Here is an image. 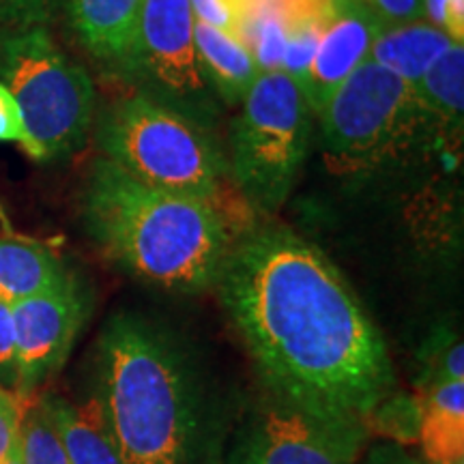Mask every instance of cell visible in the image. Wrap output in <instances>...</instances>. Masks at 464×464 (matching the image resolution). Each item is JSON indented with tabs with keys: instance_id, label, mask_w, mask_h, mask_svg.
<instances>
[{
	"instance_id": "obj_2",
	"label": "cell",
	"mask_w": 464,
	"mask_h": 464,
	"mask_svg": "<svg viewBox=\"0 0 464 464\" xmlns=\"http://www.w3.org/2000/svg\"><path fill=\"white\" fill-rule=\"evenodd\" d=\"M82 222L108 260L168 290L211 286L232 247L230 219L216 207L149 188L106 158L86 177Z\"/></svg>"
},
{
	"instance_id": "obj_5",
	"label": "cell",
	"mask_w": 464,
	"mask_h": 464,
	"mask_svg": "<svg viewBox=\"0 0 464 464\" xmlns=\"http://www.w3.org/2000/svg\"><path fill=\"white\" fill-rule=\"evenodd\" d=\"M0 82L20 108L22 147L33 160H63L82 147L95 89L86 69L52 42L48 28L0 31Z\"/></svg>"
},
{
	"instance_id": "obj_18",
	"label": "cell",
	"mask_w": 464,
	"mask_h": 464,
	"mask_svg": "<svg viewBox=\"0 0 464 464\" xmlns=\"http://www.w3.org/2000/svg\"><path fill=\"white\" fill-rule=\"evenodd\" d=\"M423 110L430 119L443 121L451 130L460 131L462 110H464V48L462 44H454L440 54L426 73L421 75L420 84L415 86Z\"/></svg>"
},
{
	"instance_id": "obj_12",
	"label": "cell",
	"mask_w": 464,
	"mask_h": 464,
	"mask_svg": "<svg viewBox=\"0 0 464 464\" xmlns=\"http://www.w3.org/2000/svg\"><path fill=\"white\" fill-rule=\"evenodd\" d=\"M69 26L92 58L130 72L142 0H63Z\"/></svg>"
},
{
	"instance_id": "obj_4",
	"label": "cell",
	"mask_w": 464,
	"mask_h": 464,
	"mask_svg": "<svg viewBox=\"0 0 464 464\" xmlns=\"http://www.w3.org/2000/svg\"><path fill=\"white\" fill-rule=\"evenodd\" d=\"M97 142L106 160L136 181L202 200L228 218V164L207 127L191 116L147 92H133L102 114Z\"/></svg>"
},
{
	"instance_id": "obj_1",
	"label": "cell",
	"mask_w": 464,
	"mask_h": 464,
	"mask_svg": "<svg viewBox=\"0 0 464 464\" xmlns=\"http://www.w3.org/2000/svg\"><path fill=\"white\" fill-rule=\"evenodd\" d=\"M219 295L271 393L307 413L368 428L392 396L379 329L321 249L263 228L230 247Z\"/></svg>"
},
{
	"instance_id": "obj_9",
	"label": "cell",
	"mask_w": 464,
	"mask_h": 464,
	"mask_svg": "<svg viewBox=\"0 0 464 464\" xmlns=\"http://www.w3.org/2000/svg\"><path fill=\"white\" fill-rule=\"evenodd\" d=\"M363 434L271 393L235 432L224 464H353Z\"/></svg>"
},
{
	"instance_id": "obj_20",
	"label": "cell",
	"mask_w": 464,
	"mask_h": 464,
	"mask_svg": "<svg viewBox=\"0 0 464 464\" xmlns=\"http://www.w3.org/2000/svg\"><path fill=\"white\" fill-rule=\"evenodd\" d=\"M20 454L22 464H69L67 451L44 400L28 409L24 406L20 421Z\"/></svg>"
},
{
	"instance_id": "obj_17",
	"label": "cell",
	"mask_w": 464,
	"mask_h": 464,
	"mask_svg": "<svg viewBox=\"0 0 464 464\" xmlns=\"http://www.w3.org/2000/svg\"><path fill=\"white\" fill-rule=\"evenodd\" d=\"M67 274L48 247L15 237H0V301H15L44 293Z\"/></svg>"
},
{
	"instance_id": "obj_30",
	"label": "cell",
	"mask_w": 464,
	"mask_h": 464,
	"mask_svg": "<svg viewBox=\"0 0 464 464\" xmlns=\"http://www.w3.org/2000/svg\"><path fill=\"white\" fill-rule=\"evenodd\" d=\"M0 464H22V454H20V437H17V443H15V448L11 450V454L5 458L3 462Z\"/></svg>"
},
{
	"instance_id": "obj_15",
	"label": "cell",
	"mask_w": 464,
	"mask_h": 464,
	"mask_svg": "<svg viewBox=\"0 0 464 464\" xmlns=\"http://www.w3.org/2000/svg\"><path fill=\"white\" fill-rule=\"evenodd\" d=\"M420 411L417 439L428 464H464V379L428 387Z\"/></svg>"
},
{
	"instance_id": "obj_7",
	"label": "cell",
	"mask_w": 464,
	"mask_h": 464,
	"mask_svg": "<svg viewBox=\"0 0 464 464\" xmlns=\"http://www.w3.org/2000/svg\"><path fill=\"white\" fill-rule=\"evenodd\" d=\"M312 138V110L282 72H260L232 125V177L258 207L286 200Z\"/></svg>"
},
{
	"instance_id": "obj_11",
	"label": "cell",
	"mask_w": 464,
	"mask_h": 464,
	"mask_svg": "<svg viewBox=\"0 0 464 464\" xmlns=\"http://www.w3.org/2000/svg\"><path fill=\"white\" fill-rule=\"evenodd\" d=\"M381 26L379 17L362 0H329L327 22L305 92L312 114L321 112L348 75L368 61Z\"/></svg>"
},
{
	"instance_id": "obj_26",
	"label": "cell",
	"mask_w": 464,
	"mask_h": 464,
	"mask_svg": "<svg viewBox=\"0 0 464 464\" xmlns=\"http://www.w3.org/2000/svg\"><path fill=\"white\" fill-rule=\"evenodd\" d=\"M24 406L14 392L0 385V462L11 454L20 437V421Z\"/></svg>"
},
{
	"instance_id": "obj_29",
	"label": "cell",
	"mask_w": 464,
	"mask_h": 464,
	"mask_svg": "<svg viewBox=\"0 0 464 464\" xmlns=\"http://www.w3.org/2000/svg\"><path fill=\"white\" fill-rule=\"evenodd\" d=\"M363 464H420L400 448H376L370 451Z\"/></svg>"
},
{
	"instance_id": "obj_28",
	"label": "cell",
	"mask_w": 464,
	"mask_h": 464,
	"mask_svg": "<svg viewBox=\"0 0 464 464\" xmlns=\"http://www.w3.org/2000/svg\"><path fill=\"white\" fill-rule=\"evenodd\" d=\"M24 140V123H22L20 108L7 86L0 82V142Z\"/></svg>"
},
{
	"instance_id": "obj_16",
	"label": "cell",
	"mask_w": 464,
	"mask_h": 464,
	"mask_svg": "<svg viewBox=\"0 0 464 464\" xmlns=\"http://www.w3.org/2000/svg\"><path fill=\"white\" fill-rule=\"evenodd\" d=\"M69 464H123L110 437L100 398L72 404L65 398H45Z\"/></svg>"
},
{
	"instance_id": "obj_6",
	"label": "cell",
	"mask_w": 464,
	"mask_h": 464,
	"mask_svg": "<svg viewBox=\"0 0 464 464\" xmlns=\"http://www.w3.org/2000/svg\"><path fill=\"white\" fill-rule=\"evenodd\" d=\"M324 158L334 170L379 166L430 125L413 86L372 61H363L318 112Z\"/></svg>"
},
{
	"instance_id": "obj_3",
	"label": "cell",
	"mask_w": 464,
	"mask_h": 464,
	"mask_svg": "<svg viewBox=\"0 0 464 464\" xmlns=\"http://www.w3.org/2000/svg\"><path fill=\"white\" fill-rule=\"evenodd\" d=\"M100 385L121 462L191 464L194 393L164 334L136 316H114L100 340Z\"/></svg>"
},
{
	"instance_id": "obj_19",
	"label": "cell",
	"mask_w": 464,
	"mask_h": 464,
	"mask_svg": "<svg viewBox=\"0 0 464 464\" xmlns=\"http://www.w3.org/2000/svg\"><path fill=\"white\" fill-rule=\"evenodd\" d=\"M327 9L329 0L323 7L312 9L297 17L295 24L290 26L286 48H284L280 72L286 73L297 84V89L304 92V97L307 92V86H310L312 65H314L318 44H321L324 31V22H327Z\"/></svg>"
},
{
	"instance_id": "obj_23",
	"label": "cell",
	"mask_w": 464,
	"mask_h": 464,
	"mask_svg": "<svg viewBox=\"0 0 464 464\" xmlns=\"http://www.w3.org/2000/svg\"><path fill=\"white\" fill-rule=\"evenodd\" d=\"M191 14L241 42V0H189Z\"/></svg>"
},
{
	"instance_id": "obj_24",
	"label": "cell",
	"mask_w": 464,
	"mask_h": 464,
	"mask_svg": "<svg viewBox=\"0 0 464 464\" xmlns=\"http://www.w3.org/2000/svg\"><path fill=\"white\" fill-rule=\"evenodd\" d=\"M423 20L440 28L454 44H462L464 0H423Z\"/></svg>"
},
{
	"instance_id": "obj_13",
	"label": "cell",
	"mask_w": 464,
	"mask_h": 464,
	"mask_svg": "<svg viewBox=\"0 0 464 464\" xmlns=\"http://www.w3.org/2000/svg\"><path fill=\"white\" fill-rule=\"evenodd\" d=\"M194 45L202 78L213 95L228 106H239L260 69L239 39L219 28L194 20Z\"/></svg>"
},
{
	"instance_id": "obj_25",
	"label": "cell",
	"mask_w": 464,
	"mask_h": 464,
	"mask_svg": "<svg viewBox=\"0 0 464 464\" xmlns=\"http://www.w3.org/2000/svg\"><path fill=\"white\" fill-rule=\"evenodd\" d=\"M0 385L14 392L17 387V363H15V329L11 304L0 301Z\"/></svg>"
},
{
	"instance_id": "obj_14",
	"label": "cell",
	"mask_w": 464,
	"mask_h": 464,
	"mask_svg": "<svg viewBox=\"0 0 464 464\" xmlns=\"http://www.w3.org/2000/svg\"><path fill=\"white\" fill-rule=\"evenodd\" d=\"M454 42L440 28L426 20L406 24H382L376 34L368 61L396 73L409 86L420 84L421 75Z\"/></svg>"
},
{
	"instance_id": "obj_21",
	"label": "cell",
	"mask_w": 464,
	"mask_h": 464,
	"mask_svg": "<svg viewBox=\"0 0 464 464\" xmlns=\"http://www.w3.org/2000/svg\"><path fill=\"white\" fill-rule=\"evenodd\" d=\"M464 346L451 334H437L426 346V370L423 390L445 381H458L464 376Z\"/></svg>"
},
{
	"instance_id": "obj_10",
	"label": "cell",
	"mask_w": 464,
	"mask_h": 464,
	"mask_svg": "<svg viewBox=\"0 0 464 464\" xmlns=\"http://www.w3.org/2000/svg\"><path fill=\"white\" fill-rule=\"evenodd\" d=\"M15 329L17 398H28L65 363L86 305L73 277L11 304Z\"/></svg>"
},
{
	"instance_id": "obj_22",
	"label": "cell",
	"mask_w": 464,
	"mask_h": 464,
	"mask_svg": "<svg viewBox=\"0 0 464 464\" xmlns=\"http://www.w3.org/2000/svg\"><path fill=\"white\" fill-rule=\"evenodd\" d=\"M63 0H0V31L48 26Z\"/></svg>"
},
{
	"instance_id": "obj_27",
	"label": "cell",
	"mask_w": 464,
	"mask_h": 464,
	"mask_svg": "<svg viewBox=\"0 0 464 464\" xmlns=\"http://www.w3.org/2000/svg\"><path fill=\"white\" fill-rule=\"evenodd\" d=\"M381 24H406L423 20V0H362Z\"/></svg>"
},
{
	"instance_id": "obj_8",
	"label": "cell",
	"mask_w": 464,
	"mask_h": 464,
	"mask_svg": "<svg viewBox=\"0 0 464 464\" xmlns=\"http://www.w3.org/2000/svg\"><path fill=\"white\" fill-rule=\"evenodd\" d=\"M194 20L189 0H142L127 75L140 80L142 92L207 127L216 106L196 58Z\"/></svg>"
}]
</instances>
